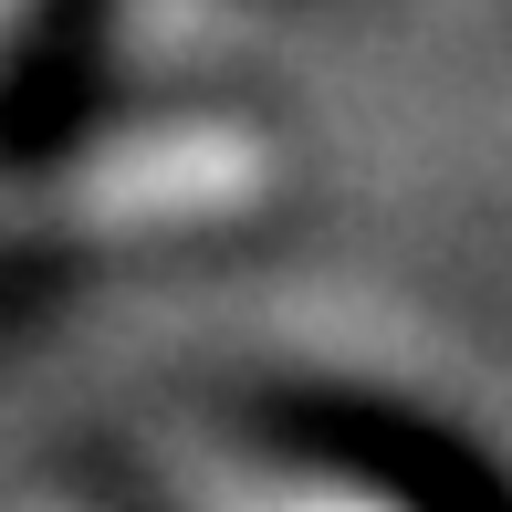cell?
<instances>
[{
    "instance_id": "obj_2",
    "label": "cell",
    "mask_w": 512,
    "mask_h": 512,
    "mask_svg": "<svg viewBox=\"0 0 512 512\" xmlns=\"http://www.w3.org/2000/svg\"><path fill=\"white\" fill-rule=\"evenodd\" d=\"M251 512H398V502L345 492V481H293V492H272V502H251Z\"/></svg>"
},
{
    "instance_id": "obj_1",
    "label": "cell",
    "mask_w": 512,
    "mask_h": 512,
    "mask_svg": "<svg viewBox=\"0 0 512 512\" xmlns=\"http://www.w3.org/2000/svg\"><path fill=\"white\" fill-rule=\"evenodd\" d=\"M272 178H283L272 136L230 126V115H168V126H126V136L53 157L11 199V220L74 230V241H157V230H209V220L262 209Z\"/></svg>"
}]
</instances>
